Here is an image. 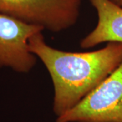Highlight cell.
Listing matches in <instances>:
<instances>
[{"instance_id":"obj_1","label":"cell","mask_w":122,"mask_h":122,"mask_svg":"<svg viewBox=\"0 0 122 122\" xmlns=\"http://www.w3.org/2000/svg\"><path fill=\"white\" fill-rule=\"evenodd\" d=\"M31 52L48 70L54 87L53 111L59 117L72 109L122 63V43L86 52H66L46 44L42 32L29 40Z\"/></svg>"},{"instance_id":"obj_2","label":"cell","mask_w":122,"mask_h":122,"mask_svg":"<svg viewBox=\"0 0 122 122\" xmlns=\"http://www.w3.org/2000/svg\"><path fill=\"white\" fill-rule=\"evenodd\" d=\"M83 0H0V14L60 33L77 22Z\"/></svg>"},{"instance_id":"obj_3","label":"cell","mask_w":122,"mask_h":122,"mask_svg":"<svg viewBox=\"0 0 122 122\" xmlns=\"http://www.w3.org/2000/svg\"><path fill=\"white\" fill-rule=\"evenodd\" d=\"M56 122H122V63Z\"/></svg>"},{"instance_id":"obj_4","label":"cell","mask_w":122,"mask_h":122,"mask_svg":"<svg viewBox=\"0 0 122 122\" xmlns=\"http://www.w3.org/2000/svg\"><path fill=\"white\" fill-rule=\"evenodd\" d=\"M44 30L40 26L0 14V69L10 68L19 73L30 72L37 57L29 50V40Z\"/></svg>"},{"instance_id":"obj_5","label":"cell","mask_w":122,"mask_h":122,"mask_svg":"<svg viewBox=\"0 0 122 122\" xmlns=\"http://www.w3.org/2000/svg\"><path fill=\"white\" fill-rule=\"evenodd\" d=\"M96 10L95 28L81 40V48L88 49L105 42L122 43V8L111 0H89Z\"/></svg>"},{"instance_id":"obj_6","label":"cell","mask_w":122,"mask_h":122,"mask_svg":"<svg viewBox=\"0 0 122 122\" xmlns=\"http://www.w3.org/2000/svg\"><path fill=\"white\" fill-rule=\"evenodd\" d=\"M113 4L122 8V0H111Z\"/></svg>"}]
</instances>
